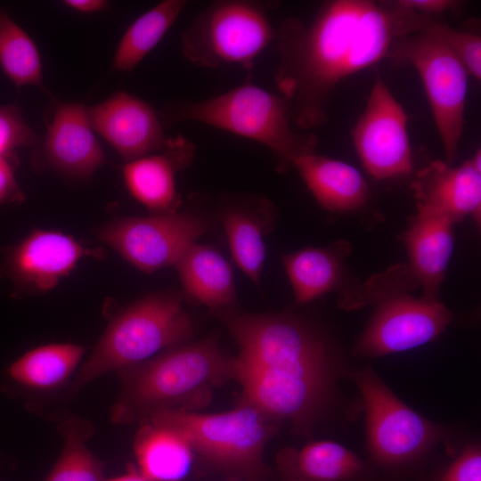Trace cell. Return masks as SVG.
I'll return each mask as SVG.
<instances>
[{
    "mask_svg": "<svg viewBox=\"0 0 481 481\" xmlns=\"http://www.w3.org/2000/svg\"><path fill=\"white\" fill-rule=\"evenodd\" d=\"M351 251L346 240L326 247H308L282 257V265L291 284L295 303L307 304L327 293L340 290L346 295L345 262Z\"/></svg>",
    "mask_w": 481,
    "mask_h": 481,
    "instance_id": "20",
    "label": "cell"
},
{
    "mask_svg": "<svg viewBox=\"0 0 481 481\" xmlns=\"http://www.w3.org/2000/svg\"><path fill=\"white\" fill-rule=\"evenodd\" d=\"M17 161L15 152L0 154V206L24 200V194L15 176Z\"/></svg>",
    "mask_w": 481,
    "mask_h": 481,
    "instance_id": "32",
    "label": "cell"
},
{
    "mask_svg": "<svg viewBox=\"0 0 481 481\" xmlns=\"http://www.w3.org/2000/svg\"><path fill=\"white\" fill-rule=\"evenodd\" d=\"M398 4L416 12L436 18L445 12L455 10L459 5L452 0H397Z\"/></svg>",
    "mask_w": 481,
    "mask_h": 481,
    "instance_id": "33",
    "label": "cell"
},
{
    "mask_svg": "<svg viewBox=\"0 0 481 481\" xmlns=\"http://www.w3.org/2000/svg\"><path fill=\"white\" fill-rule=\"evenodd\" d=\"M135 452L146 481H181L191 471L193 450L177 432L146 423L139 430Z\"/></svg>",
    "mask_w": 481,
    "mask_h": 481,
    "instance_id": "22",
    "label": "cell"
},
{
    "mask_svg": "<svg viewBox=\"0 0 481 481\" xmlns=\"http://www.w3.org/2000/svg\"><path fill=\"white\" fill-rule=\"evenodd\" d=\"M420 30L440 39L462 63L469 76L481 78V37L477 33L460 30L429 17Z\"/></svg>",
    "mask_w": 481,
    "mask_h": 481,
    "instance_id": "29",
    "label": "cell"
},
{
    "mask_svg": "<svg viewBox=\"0 0 481 481\" xmlns=\"http://www.w3.org/2000/svg\"><path fill=\"white\" fill-rule=\"evenodd\" d=\"M163 125L192 121L259 143L273 153L277 170L315 152L317 136L292 126L289 107L281 96L247 79L221 94L204 100L168 103L159 112Z\"/></svg>",
    "mask_w": 481,
    "mask_h": 481,
    "instance_id": "4",
    "label": "cell"
},
{
    "mask_svg": "<svg viewBox=\"0 0 481 481\" xmlns=\"http://www.w3.org/2000/svg\"><path fill=\"white\" fill-rule=\"evenodd\" d=\"M280 457L284 481H351L363 469L357 455L332 441L313 442Z\"/></svg>",
    "mask_w": 481,
    "mask_h": 481,
    "instance_id": "23",
    "label": "cell"
},
{
    "mask_svg": "<svg viewBox=\"0 0 481 481\" xmlns=\"http://www.w3.org/2000/svg\"><path fill=\"white\" fill-rule=\"evenodd\" d=\"M239 346L234 378L246 399L264 413L298 420L328 404L338 366L327 343L287 314L216 311Z\"/></svg>",
    "mask_w": 481,
    "mask_h": 481,
    "instance_id": "2",
    "label": "cell"
},
{
    "mask_svg": "<svg viewBox=\"0 0 481 481\" xmlns=\"http://www.w3.org/2000/svg\"><path fill=\"white\" fill-rule=\"evenodd\" d=\"M426 19L396 1L331 0L307 23L283 20L274 80L293 124L306 132L325 125L338 85L387 59L395 39L420 30Z\"/></svg>",
    "mask_w": 481,
    "mask_h": 481,
    "instance_id": "1",
    "label": "cell"
},
{
    "mask_svg": "<svg viewBox=\"0 0 481 481\" xmlns=\"http://www.w3.org/2000/svg\"><path fill=\"white\" fill-rule=\"evenodd\" d=\"M86 113L93 130L126 162L161 150L168 138L159 112L149 102L124 91L86 107Z\"/></svg>",
    "mask_w": 481,
    "mask_h": 481,
    "instance_id": "15",
    "label": "cell"
},
{
    "mask_svg": "<svg viewBox=\"0 0 481 481\" xmlns=\"http://www.w3.org/2000/svg\"><path fill=\"white\" fill-rule=\"evenodd\" d=\"M387 59L417 70L446 162L452 165L464 128L469 76L464 66L440 39L425 30L395 38Z\"/></svg>",
    "mask_w": 481,
    "mask_h": 481,
    "instance_id": "8",
    "label": "cell"
},
{
    "mask_svg": "<svg viewBox=\"0 0 481 481\" xmlns=\"http://www.w3.org/2000/svg\"><path fill=\"white\" fill-rule=\"evenodd\" d=\"M183 294L213 311L232 306L236 287L232 267L216 249L194 243L174 265Z\"/></svg>",
    "mask_w": 481,
    "mask_h": 481,
    "instance_id": "21",
    "label": "cell"
},
{
    "mask_svg": "<svg viewBox=\"0 0 481 481\" xmlns=\"http://www.w3.org/2000/svg\"><path fill=\"white\" fill-rule=\"evenodd\" d=\"M417 211L435 214L455 224L472 216L479 224L481 215V152L461 166L433 160L419 170L411 184Z\"/></svg>",
    "mask_w": 481,
    "mask_h": 481,
    "instance_id": "16",
    "label": "cell"
},
{
    "mask_svg": "<svg viewBox=\"0 0 481 481\" xmlns=\"http://www.w3.org/2000/svg\"><path fill=\"white\" fill-rule=\"evenodd\" d=\"M208 228L204 216L175 211L116 218L104 224L98 236L137 269L151 273L175 265Z\"/></svg>",
    "mask_w": 481,
    "mask_h": 481,
    "instance_id": "10",
    "label": "cell"
},
{
    "mask_svg": "<svg viewBox=\"0 0 481 481\" xmlns=\"http://www.w3.org/2000/svg\"><path fill=\"white\" fill-rule=\"evenodd\" d=\"M182 301L181 293L157 292L117 314L80 368L72 391L109 371L130 368L180 345L192 330Z\"/></svg>",
    "mask_w": 481,
    "mask_h": 481,
    "instance_id": "5",
    "label": "cell"
},
{
    "mask_svg": "<svg viewBox=\"0 0 481 481\" xmlns=\"http://www.w3.org/2000/svg\"><path fill=\"white\" fill-rule=\"evenodd\" d=\"M62 3L82 13L102 12L109 8V2L104 0H66Z\"/></svg>",
    "mask_w": 481,
    "mask_h": 481,
    "instance_id": "34",
    "label": "cell"
},
{
    "mask_svg": "<svg viewBox=\"0 0 481 481\" xmlns=\"http://www.w3.org/2000/svg\"><path fill=\"white\" fill-rule=\"evenodd\" d=\"M186 4L185 0H164L138 17L121 37L112 69L123 72L134 69L162 39Z\"/></svg>",
    "mask_w": 481,
    "mask_h": 481,
    "instance_id": "24",
    "label": "cell"
},
{
    "mask_svg": "<svg viewBox=\"0 0 481 481\" xmlns=\"http://www.w3.org/2000/svg\"><path fill=\"white\" fill-rule=\"evenodd\" d=\"M105 481H146L143 476L135 470L129 471L128 473L114 477Z\"/></svg>",
    "mask_w": 481,
    "mask_h": 481,
    "instance_id": "35",
    "label": "cell"
},
{
    "mask_svg": "<svg viewBox=\"0 0 481 481\" xmlns=\"http://www.w3.org/2000/svg\"><path fill=\"white\" fill-rule=\"evenodd\" d=\"M101 249H89L54 230L36 229L5 253L4 274L19 289L46 292L69 275L85 257L102 258Z\"/></svg>",
    "mask_w": 481,
    "mask_h": 481,
    "instance_id": "13",
    "label": "cell"
},
{
    "mask_svg": "<svg viewBox=\"0 0 481 481\" xmlns=\"http://www.w3.org/2000/svg\"><path fill=\"white\" fill-rule=\"evenodd\" d=\"M146 420L180 434L194 452L219 469L246 481H262L267 473L263 452L273 428L257 410L245 403L230 412L214 414L160 410Z\"/></svg>",
    "mask_w": 481,
    "mask_h": 481,
    "instance_id": "6",
    "label": "cell"
},
{
    "mask_svg": "<svg viewBox=\"0 0 481 481\" xmlns=\"http://www.w3.org/2000/svg\"><path fill=\"white\" fill-rule=\"evenodd\" d=\"M440 481H481V452L477 444L464 447L448 466Z\"/></svg>",
    "mask_w": 481,
    "mask_h": 481,
    "instance_id": "31",
    "label": "cell"
},
{
    "mask_svg": "<svg viewBox=\"0 0 481 481\" xmlns=\"http://www.w3.org/2000/svg\"><path fill=\"white\" fill-rule=\"evenodd\" d=\"M195 151L190 139L181 135L168 137L161 150L126 162L123 177L127 190L138 202L157 214L177 211L181 198L175 175L192 163Z\"/></svg>",
    "mask_w": 481,
    "mask_h": 481,
    "instance_id": "17",
    "label": "cell"
},
{
    "mask_svg": "<svg viewBox=\"0 0 481 481\" xmlns=\"http://www.w3.org/2000/svg\"><path fill=\"white\" fill-rule=\"evenodd\" d=\"M448 218L417 211L404 236L408 270L422 296L439 299V290L454 248Z\"/></svg>",
    "mask_w": 481,
    "mask_h": 481,
    "instance_id": "18",
    "label": "cell"
},
{
    "mask_svg": "<svg viewBox=\"0 0 481 481\" xmlns=\"http://www.w3.org/2000/svg\"><path fill=\"white\" fill-rule=\"evenodd\" d=\"M38 143L37 134L26 122L18 106H0V154L13 153L22 147L35 148Z\"/></svg>",
    "mask_w": 481,
    "mask_h": 481,
    "instance_id": "30",
    "label": "cell"
},
{
    "mask_svg": "<svg viewBox=\"0 0 481 481\" xmlns=\"http://www.w3.org/2000/svg\"><path fill=\"white\" fill-rule=\"evenodd\" d=\"M0 66L17 86L44 89L39 52L29 36L0 9Z\"/></svg>",
    "mask_w": 481,
    "mask_h": 481,
    "instance_id": "27",
    "label": "cell"
},
{
    "mask_svg": "<svg viewBox=\"0 0 481 481\" xmlns=\"http://www.w3.org/2000/svg\"><path fill=\"white\" fill-rule=\"evenodd\" d=\"M84 354L76 344H50L34 348L7 370L15 382L37 389L53 388L67 380Z\"/></svg>",
    "mask_w": 481,
    "mask_h": 481,
    "instance_id": "25",
    "label": "cell"
},
{
    "mask_svg": "<svg viewBox=\"0 0 481 481\" xmlns=\"http://www.w3.org/2000/svg\"><path fill=\"white\" fill-rule=\"evenodd\" d=\"M351 377L363 405L368 450L378 463L414 461L444 440L446 430L402 402L371 367Z\"/></svg>",
    "mask_w": 481,
    "mask_h": 481,
    "instance_id": "9",
    "label": "cell"
},
{
    "mask_svg": "<svg viewBox=\"0 0 481 481\" xmlns=\"http://www.w3.org/2000/svg\"><path fill=\"white\" fill-rule=\"evenodd\" d=\"M253 211L230 207L221 214L232 256L241 271L257 286L265 258L262 224Z\"/></svg>",
    "mask_w": 481,
    "mask_h": 481,
    "instance_id": "26",
    "label": "cell"
},
{
    "mask_svg": "<svg viewBox=\"0 0 481 481\" xmlns=\"http://www.w3.org/2000/svg\"><path fill=\"white\" fill-rule=\"evenodd\" d=\"M316 201L330 212L355 211L367 202L369 186L358 169L315 152L292 161Z\"/></svg>",
    "mask_w": 481,
    "mask_h": 481,
    "instance_id": "19",
    "label": "cell"
},
{
    "mask_svg": "<svg viewBox=\"0 0 481 481\" xmlns=\"http://www.w3.org/2000/svg\"><path fill=\"white\" fill-rule=\"evenodd\" d=\"M61 429L64 447L45 481H105L102 463L86 445L92 433L89 423L81 419H69Z\"/></svg>",
    "mask_w": 481,
    "mask_h": 481,
    "instance_id": "28",
    "label": "cell"
},
{
    "mask_svg": "<svg viewBox=\"0 0 481 481\" xmlns=\"http://www.w3.org/2000/svg\"><path fill=\"white\" fill-rule=\"evenodd\" d=\"M94 132L86 106L55 102L45 137L34 148V163L73 180H89L107 162Z\"/></svg>",
    "mask_w": 481,
    "mask_h": 481,
    "instance_id": "14",
    "label": "cell"
},
{
    "mask_svg": "<svg viewBox=\"0 0 481 481\" xmlns=\"http://www.w3.org/2000/svg\"><path fill=\"white\" fill-rule=\"evenodd\" d=\"M121 371L123 390L112 412L117 422L203 406L212 387L234 378L233 359L222 353L216 336L175 346Z\"/></svg>",
    "mask_w": 481,
    "mask_h": 481,
    "instance_id": "3",
    "label": "cell"
},
{
    "mask_svg": "<svg viewBox=\"0 0 481 481\" xmlns=\"http://www.w3.org/2000/svg\"><path fill=\"white\" fill-rule=\"evenodd\" d=\"M269 7L250 0L211 3L181 34L183 56L200 68L238 65L251 70L257 56L276 38Z\"/></svg>",
    "mask_w": 481,
    "mask_h": 481,
    "instance_id": "7",
    "label": "cell"
},
{
    "mask_svg": "<svg viewBox=\"0 0 481 481\" xmlns=\"http://www.w3.org/2000/svg\"><path fill=\"white\" fill-rule=\"evenodd\" d=\"M406 289L381 298L356 342V353L379 357L408 351L436 339L450 324L454 313L439 299L415 298Z\"/></svg>",
    "mask_w": 481,
    "mask_h": 481,
    "instance_id": "11",
    "label": "cell"
},
{
    "mask_svg": "<svg viewBox=\"0 0 481 481\" xmlns=\"http://www.w3.org/2000/svg\"><path fill=\"white\" fill-rule=\"evenodd\" d=\"M351 137L363 166L374 179L412 173L408 116L379 74Z\"/></svg>",
    "mask_w": 481,
    "mask_h": 481,
    "instance_id": "12",
    "label": "cell"
}]
</instances>
